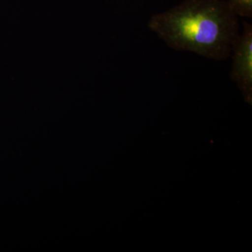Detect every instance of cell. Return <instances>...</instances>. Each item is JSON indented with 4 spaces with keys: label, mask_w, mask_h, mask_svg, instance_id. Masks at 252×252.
Wrapping results in <instances>:
<instances>
[{
    "label": "cell",
    "mask_w": 252,
    "mask_h": 252,
    "mask_svg": "<svg viewBox=\"0 0 252 252\" xmlns=\"http://www.w3.org/2000/svg\"><path fill=\"white\" fill-rule=\"evenodd\" d=\"M238 18L224 0H185L153 15L147 26L175 51L220 61L231 56Z\"/></svg>",
    "instance_id": "1"
},
{
    "label": "cell",
    "mask_w": 252,
    "mask_h": 252,
    "mask_svg": "<svg viewBox=\"0 0 252 252\" xmlns=\"http://www.w3.org/2000/svg\"><path fill=\"white\" fill-rule=\"evenodd\" d=\"M230 77L236 83L246 102H252V26L245 21L243 30L235 39Z\"/></svg>",
    "instance_id": "2"
},
{
    "label": "cell",
    "mask_w": 252,
    "mask_h": 252,
    "mask_svg": "<svg viewBox=\"0 0 252 252\" xmlns=\"http://www.w3.org/2000/svg\"><path fill=\"white\" fill-rule=\"evenodd\" d=\"M237 16L252 18V0H224Z\"/></svg>",
    "instance_id": "3"
}]
</instances>
